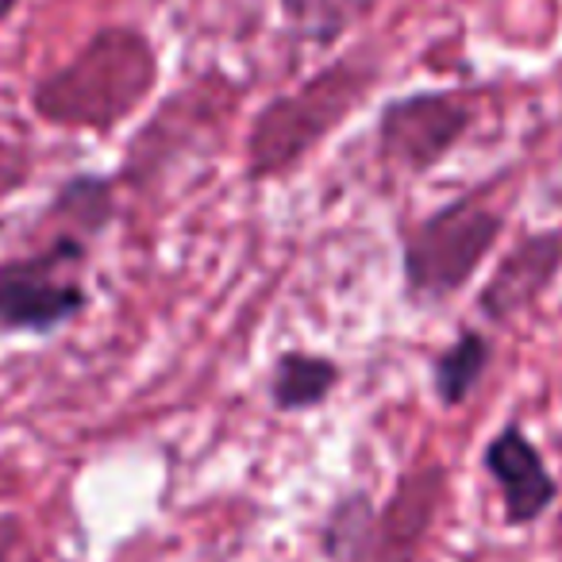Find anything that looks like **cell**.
I'll return each mask as SVG.
<instances>
[{
    "label": "cell",
    "mask_w": 562,
    "mask_h": 562,
    "mask_svg": "<svg viewBox=\"0 0 562 562\" xmlns=\"http://www.w3.org/2000/svg\"><path fill=\"white\" fill-rule=\"evenodd\" d=\"M374 66L339 63L331 70L316 74L308 86H301L293 97H281L258 116L255 135H250V173L255 178H273L301 162L313 143H321L374 81Z\"/></svg>",
    "instance_id": "obj_2"
},
{
    "label": "cell",
    "mask_w": 562,
    "mask_h": 562,
    "mask_svg": "<svg viewBox=\"0 0 562 562\" xmlns=\"http://www.w3.org/2000/svg\"><path fill=\"white\" fill-rule=\"evenodd\" d=\"M485 470L497 482L501 501H505L508 524H531L554 505L559 482L547 470L539 447L524 436L520 428H505L485 447Z\"/></svg>",
    "instance_id": "obj_6"
},
{
    "label": "cell",
    "mask_w": 562,
    "mask_h": 562,
    "mask_svg": "<svg viewBox=\"0 0 562 562\" xmlns=\"http://www.w3.org/2000/svg\"><path fill=\"white\" fill-rule=\"evenodd\" d=\"M562 266V235H531L520 247H513L501 258L493 281L482 290V308L493 321H508L520 308H528L539 293L551 285V278Z\"/></svg>",
    "instance_id": "obj_7"
},
{
    "label": "cell",
    "mask_w": 562,
    "mask_h": 562,
    "mask_svg": "<svg viewBox=\"0 0 562 562\" xmlns=\"http://www.w3.org/2000/svg\"><path fill=\"white\" fill-rule=\"evenodd\" d=\"M467 127L470 101H462V93H413L385 104L378 120V147L401 170L424 173L467 135Z\"/></svg>",
    "instance_id": "obj_5"
},
{
    "label": "cell",
    "mask_w": 562,
    "mask_h": 562,
    "mask_svg": "<svg viewBox=\"0 0 562 562\" xmlns=\"http://www.w3.org/2000/svg\"><path fill=\"white\" fill-rule=\"evenodd\" d=\"M155 86V58L135 32H101L66 70L35 89V109L63 124L109 127Z\"/></svg>",
    "instance_id": "obj_1"
},
{
    "label": "cell",
    "mask_w": 562,
    "mask_h": 562,
    "mask_svg": "<svg viewBox=\"0 0 562 562\" xmlns=\"http://www.w3.org/2000/svg\"><path fill=\"white\" fill-rule=\"evenodd\" d=\"M81 255V243L63 235L40 255L0 262V328L47 336L74 321L89 305V293L74 273Z\"/></svg>",
    "instance_id": "obj_4"
},
{
    "label": "cell",
    "mask_w": 562,
    "mask_h": 562,
    "mask_svg": "<svg viewBox=\"0 0 562 562\" xmlns=\"http://www.w3.org/2000/svg\"><path fill=\"white\" fill-rule=\"evenodd\" d=\"M501 235V216L482 201H454L405 235L408 297L428 305L467 285Z\"/></svg>",
    "instance_id": "obj_3"
},
{
    "label": "cell",
    "mask_w": 562,
    "mask_h": 562,
    "mask_svg": "<svg viewBox=\"0 0 562 562\" xmlns=\"http://www.w3.org/2000/svg\"><path fill=\"white\" fill-rule=\"evenodd\" d=\"M493 362V347L485 344L477 331H459L451 347L431 362V385H436V397L447 408L462 405L470 393L477 390V382L485 378Z\"/></svg>",
    "instance_id": "obj_9"
},
{
    "label": "cell",
    "mask_w": 562,
    "mask_h": 562,
    "mask_svg": "<svg viewBox=\"0 0 562 562\" xmlns=\"http://www.w3.org/2000/svg\"><path fill=\"white\" fill-rule=\"evenodd\" d=\"M12 9H16V0H0V20L9 16V12H12Z\"/></svg>",
    "instance_id": "obj_10"
},
{
    "label": "cell",
    "mask_w": 562,
    "mask_h": 562,
    "mask_svg": "<svg viewBox=\"0 0 562 562\" xmlns=\"http://www.w3.org/2000/svg\"><path fill=\"white\" fill-rule=\"evenodd\" d=\"M339 367L324 355H308V351H285L273 362L270 374V401L281 413H305L316 408L336 393L339 385Z\"/></svg>",
    "instance_id": "obj_8"
}]
</instances>
